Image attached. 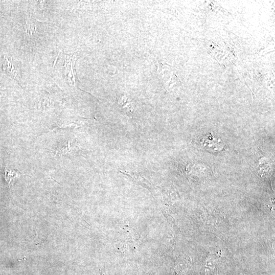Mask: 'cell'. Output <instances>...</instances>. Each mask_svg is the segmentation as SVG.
Wrapping results in <instances>:
<instances>
[{"instance_id": "6da1fadb", "label": "cell", "mask_w": 275, "mask_h": 275, "mask_svg": "<svg viewBox=\"0 0 275 275\" xmlns=\"http://www.w3.org/2000/svg\"><path fill=\"white\" fill-rule=\"evenodd\" d=\"M5 177L7 183L9 184V185H10L12 181L16 178L20 177V174L18 171L15 169L6 168Z\"/></svg>"}, {"instance_id": "7a4b0ae2", "label": "cell", "mask_w": 275, "mask_h": 275, "mask_svg": "<svg viewBox=\"0 0 275 275\" xmlns=\"http://www.w3.org/2000/svg\"><path fill=\"white\" fill-rule=\"evenodd\" d=\"M119 104L123 108L127 109L128 111L130 112V113H132L134 110V104L129 101V99L126 96L122 98L121 101L119 102Z\"/></svg>"}]
</instances>
